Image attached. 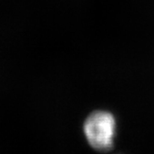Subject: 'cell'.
Returning <instances> with one entry per match:
<instances>
[{
  "label": "cell",
  "mask_w": 154,
  "mask_h": 154,
  "mask_svg": "<svg viewBox=\"0 0 154 154\" xmlns=\"http://www.w3.org/2000/svg\"><path fill=\"white\" fill-rule=\"evenodd\" d=\"M83 131L88 144L99 152H110L114 147L116 122L110 112L97 110L88 116Z\"/></svg>",
  "instance_id": "cell-1"
}]
</instances>
